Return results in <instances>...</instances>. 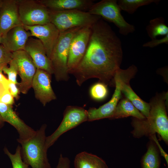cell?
Masks as SVG:
<instances>
[{"label": "cell", "instance_id": "5bb4252c", "mask_svg": "<svg viewBox=\"0 0 168 168\" xmlns=\"http://www.w3.org/2000/svg\"><path fill=\"white\" fill-rule=\"evenodd\" d=\"M23 26L20 19L17 0H2L0 7V35L3 38L7 32Z\"/></svg>", "mask_w": 168, "mask_h": 168}, {"label": "cell", "instance_id": "6da1fadb", "mask_svg": "<svg viewBox=\"0 0 168 168\" xmlns=\"http://www.w3.org/2000/svg\"><path fill=\"white\" fill-rule=\"evenodd\" d=\"M123 56L122 43L110 26L101 18L91 27L85 54L77 67L69 72L81 86L87 80L99 79L105 84L112 82Z\"/></svg>", "mask_w": 168, "mask_h": 168}, {"label": "cell", "instance_id": "836d02e7", "mask_svg": "<svg viewBox=\"0 0 168 168\" xmlns=\"http://www.w3.org/2000/svg\"><path fill=\"white\" fill-rule=\"evenodd\" d=\"M2 71H0V82L5 81L8 80L2 74Z\"/></svg>", "mask_w": 168, "mask_h": 168}, {"label": "cell", "instance_id": "8fae6325", "mask_svg": "<svg viewBox=\"0 0 168 168\" xmlns=\"http://www.w3.org/2000/svg\"><path fill=\"white\" fill-rule=\"evenodd\" d=\"M91 27L86 26L81 28L71 40L68 62V73L77 67L85 54L91 35Z\"/></svg>", "mask_w": 168, "mask_h": 168}, {"label": "cell", "instance_id": "ffe728a7", "mask_svg": "<svg viewBox=\"0 0 168 168\" xmlns=\"http://www.w3.org/2000/svg\"><path fill=\"white\" fill-rule=\"evenodd\" d=\"M132 116L143 120L146 117L126 98L121 100L118 103L114 112L109 119H113Z\"/></svg>", "mask_w": 168, "mask_h": 168}, {"label": "cell", "instance_id": "8992f818", "mask_svg": "<svg viewBox=\"0 0 168 168\" xmlns=\"http://www.w3.org/2000/svg\"><path fill=\"white\" fill-rule=\"evenodd\" d=\"M121 10L117 0H102L94 3L88 10L91 14L99 16L113 23L119 29V32L126 36L133 33L135 26L128 23L121 14Z\"/></svg>", "mask_w": 168, "mask_h": 168}, {"label": "cell", "instance_id": "74e56055", "mask_svg": "<svg viewBox=\"0 0 168 168\" xmlns=\"http://www.w3.org/2000/svg\"><path fill=\"white\" fill-rule=\"evenodd\" d=\"M166 168H168V167H166Z\"/></svg>", "mask_w": 168, "mask_h": 168}, {"label": "cell", "instance_id": "30bf717a", "mask_svg": "<svg viewBox=\"0 0 168 168\" xmlns=\"http://www.w3.org/2000/svg\"><path fill=\"white\" fill-rule=\"evenodd\" d=\"M12 58L16 61L18 74L21 79L18 85L20 91L26 94L32 87V83L37 70L32 58L24 50L12 52Z\"/></svg>", "mask_w": 168, "mask_h": 168}, {"label": "cell", "instance_id": "7c38bea8", "mask_svg": "<svg viewBox=\"0 0 168 168\" xmlns=\"http://www.w3.org/2000/svg\"><path fill=\"white\" fill-rule=\"evenodd\" d=\"M23 26L26 30L30 32L31 36L36 37L41 42L47 55L50 59L60 35V32L58 29L51 22L44 25Z\"/></svg>", "mask_w": 168, "mask_h": 168}, {"label": "cell", "instance_id": "2e32d148", "mask_svg": "<svg viewBox=\"0 0 168 168\" xmlns=\"http://www.w3.org/2000/svg\"><path fill=\"white\" fill-rule=\"evenodd\" d=\"M0 114L4 122L9 123L16 130L19 135L17 141L27 140L35 133L36 131L17 115L12 105L0 102Z\"/></svg>", "mask_w": 168, "mask_h": 168}, {"label": "cell", "instance_id": "8d00e7d4", "mask_svg": "<svg viewBox=\"0 0 168 168\" xmlns=\"http://www.w3.org/2000/svg\"><path fill=\"white\" fill-rule=\"evenodd\" d=\"M2 2V0H0V7H1V4Z\"/></svg>", "mask_w": 168, "mask_h": 168}, {"label": "cell", "instance_id": "7a4b0ae2", "mask_svg": "<svg viewBox=\"0 0 168 168\" xmlns=\"http://www.w3.org/2000/svg\"><path fill=\"white\" fill-rule=\"evenodd\" d=\"M165 95L156 96L149 103L148 117L141 120L133 117L131 133L135 138L150 137L157 133L161 139L168 144V118L166 111Z\"/></svg>", "mask_w": 168, "mask_h": 168}, {"label": "cell", "instance_id": "1f68e13d", "mask_svg": "<svg viewBox=\"0 0 168 168\" xmlns=\"http://www.w3.org/2000/svg\"><path fill=\"white\" fill-rule=\"evenodd\" d=\"M149 138H151L155 142L158 148L160 154L164 157L166 162L167 165H168V155L163 150L162 147L160 145L158 139L156 137V134H153Z\"/></svg>", "mask_w": 168, "mask_h": 168}, {"label": "cell", "instance_id": "ba28073f", "mask_svg": "<svg viewBox=\"0 0 168 168\" xmlns=\"http://www.w3.org/2000/svg\"><path fill=\"white\" fill-rule=\"evenodd\" d=\"M17 1L20 19L23 26L44 25L50 22L49 9L39 0Z\"/></svg>", "mask_w": 168, "mask_h": 168}, {"label": "cell", "instance_id": "7402d4cb", "mask_svg": "<svg viewBox=\"0 0 168 168\" xmlns=\"http://www.w3.org/2000/svg\"><path fill=\"white\" fill-rule=\"evenodd\" d=\"M147 145V151L142 156V168H160L161 164L160 153L157 146L150 138Z\"/></svg>", "mask_w": 168, "mask_h": 168}, {"label": "cell", "instance_id": "277c9868", "mask_svg": "<svg viewBox=\"0 0 168 168\" xmlns=\"http://www.w3.org/2000/svg\"><path fill=\"white\" fill-rule=\"evenodd\" d=\"M82 27H75L60 32L50 58L53 74L57 81H66L69 78L68 62L70 44L74 35Z\"/></svg>", "mask_w": 168, "mask_h": 168}, {"label": "cell", "instance_id": "9c48e42d", "mask_svg": "<svg viewBox=\"0 0 168 168\" xmlns=\"http://www.w3.org/2000/svg\"><path fill=\"white\" fill-rule=\"evenodd\" d=\"M87 110L77 106H67L63 114V118L56 130L50 135L46 137L45 146L48 149L53 145L63 134L87 121Z\"/></svg>", "mask_w": 168, "mask_h": 168}, {"label": "cell", "instance_id": "3957f363", "mask_svg": "<svg viewBox=\"0 0 168 168\" xmlns=\"http://www.w3.org/2000/svg\"><path fill=\"white\" fill-rule=\"evenodd\" d=\"M46 128V125L44 124L32 137L17 141L21 145L22 160L32 168H51L45 146Z\"/></svg>", "mask_w": 168, "mask_h": 168}, {"label": "cell", "instance_id": "d6986e66", "mask_svg": "<svg viewBox=\"0 0 168 168\" xmlns=\"http://www.w3.org/2000/svg\"><path fill=\"white\" fill-rule=\"evenodd\" d=\"M74 165L75 168H109L102 159L85 151L76 155Z\"/></svg>", "mask_w": 168, "mask_h": 168}, {"label": "cell", "instance_id": "5b68a950", "mask_svg": "<svg viewBox=\"0 0 168 168\" xmlns=\"http://www.w3.org/2000/svg\"><path fill=\"white\" fill-rule=\"evenodd\" d=\"M50 22L62 32L77 27L92 26L101 17L78 10L55 11L49 9Z\"/></svg>", "mask_w": 168, "mask_h": 168}, {"label": "cell", "instance_id": "ac0fdd59", "mask_svg": "<svg viewBox=\"0 0 168 168\" xmlns=\"http://www.w3.org/2000/svg\"><path fill=\"white\" fill-rule=\"evenodd\" d=\"M49 10L65 11L78 10L85 11L89 9L94 3L91 0H39Z\"/></svg>", "mask_w": 168, "mask_h": 168}, {"label": "cell", "instance_id": "4dcf8cb0", "mask_svg": "<svg viewBox=\"0 0 168 168\" xmlns=\"http://www.w3.org/2000/svg\"><path fill=\"white\" fill-rule=\"evenodd\" d=\"M70 161L67 157L63 156L62 154L59 156L56 168H70Z\"/></svg>", "mask_w": 168, "mask_h": 168}, {"label": "cell", "instance_id": "cb8c5ba5", "mask_svg": "<svg viewBox=\"0 0 168 168\" xmlns=\"http://www.w3.org/2000/svg\"><path fill=\"white\" fill-rule=\"evenodd\" d=\"M160 1V0H118L117 3L121 10L132 14L140 7L152 3L157 4Z\"/></svg>", "mask_w": 168, "mask_h": 168}, {"label": "cell", "instance_id": "d590c367", "mask_svg": "<svg viewBox=\"0 0 168 168\" xmlns=\"http://www.w3.org/2000/svg\"><path fill=\"white\" fill-rule=\"evenodd\" d=\"M3 37L2 36L0 35V45L2 44V40H3Z\"/></svg>", "mask_w": 168, "mask_h": 168}, {"label": "cell", "instance_id": "484cf974", "mask_svg": "<svg viewBox=\"0 0 168 168\" xmlns=\"http://www.w3.org/2000/svg\"><path fill=\"white\" fill-rule=\"evenodd\" d=\"M107 86L102 82L96 83L90 90V94L92 98L96 100H101L105 99L108 94Z\"/></svg>", "mask_w": 168, "mask_h": 168}, {"label": "cell", "instance_id": "52a82bcc", "mask_svg": "<svg viewBox=\"0 0 168 168\" xmlns=\"http://www.w3.org/2000/svg\"><path fill=\"white\" fill-rule=\"evenodd\" d=\"M134 76L133 70L128 68L125 70L119 68L114 78L115 89L111 99L98 108H90L87 110L88 121H92L105 118L109 119L113 114L121 96V87L125 82H129Z\"/></svg>", "mask_w": 168, "mask_h": 168}, {"label": "cell", "instance_id": "f1b7e54d", "mask_svg": "<svg viewBox=\"0 0 168 168\" xmlns=\"http://www.w3.org/2000/svg\"><path fill=\"white\" fill-rule=\"evenodd\" d=\"M166 44H168V34L160 39H153L150 41L144 43L142 46L144 47L153 48L159 45Z\"/></svg>", "mask_w": 168, "mask_h": 168}, {"label": "cell", "instance_id": "f546056e", "mask_svg": "<svg viewBox=\"0 0 168 168\" xmlns=\"http://www.w3.org/2000/svg\"><path fill=\"white\" fill-rule=\"evenodd\" d=\"M0 102L12 105L14 103L13 97L9 90L5 92L0 98Z\"/></svg>", "mask_w": 168, "mask_h": 168}, {"label": "cell", "instance_id": "e575fe53", "mask_svg": "<svg viewBox=\"0 0 168 168\" xmlns=\"http://www.w3.org/2000/svg\"><path fill=\"white\" fill-rule=\"evenodd\" d=\"M4 122L0 114V129L4 126Z\"/></svg>", "mask_w": 168, "mask_h": 168}, {"label": "cell", "instance_id": "d6a6232c", "mask_svg": "<svg viewBox=\"0 0 168 168\" xmlns=\"http://www.w3.org/2000/svg\"><path fill=\"white\" fill-rule=\"evenodd\" d=\"M7 84L9 91L12 95L13 97L18 99L20 91L16 86V84L8 80Z\"/></svg>", "mask_w": 168, "mask_h": 168}, {"label": "cell", "instance_id": "4fadbf2b", "mask_svg": "<svg viewBox=\"0 0 168 168\" xmlns=\"http://www.w3.org/2000/svg\"><path fill=\"white\" fill-rule=\"evenodd\" d=\"M51 75L44 70L37 69L32 82L35 97L44 106L56 99L51 85Z\"/></svg>", "mask_w": 168, "mask_h": 168}, {"label": "cell", "instance_id": "83f0119b", "mask_svg": "<svg viewBox=\"0 0 168 168\" xmlns=\"http://www.w3.org/2000/svg\"><path fill=\"white\" fill-rule=\"evenodd\" d=\"M12 52L1 44L0 45V71H2L3 67L7 66L12 59Z\"/></svg>", "mask_w": 168, "mask_h": 168}, {"label": "cell", "instance_id": "44dd1931", "mask_svg": "<svg viewBox=\"0 0 168 168\" xmlns=\"http://www.w3.org/2000/svg\"><path fill=\"white\" fill-rule=\"evenodd\" d=\"M129 82H125L123 83L121 87L122 93L147 118L148 117L150 112V103L142 100L136 94L130 87Z\"/></svg>", "mask_w": 168, "mask_h": 168}, {"label": "cell", "instance_id": "e0dca14e", "mask_svg": "<svg viewBox=\"0 0 168 168\" xmlns=\"http://www.w3.org/2000/svg\"><path fill=\"white\" fill-rule=\"evenodd\" d=\"M31 36L30 32L23 26H17L7 32L2 44L11 52L24 50L27 40Z\"/></svg>", "mask_w": 168, "mask_h": 168}, {"label": "cell", "instance_id": "603a6c76", "mask_svg": "<svg viewBox=\"0 0 168 168\" xmlns=\"http://www.w3.org/2000/svg\"><path fill=\"white\" fill-rule=\"evenodd\" d=\"M147 33L151 39H155L159 35L165 36L168 34V27L162 17H156L150 20L146 26Z\"/></svg>", "mask_w": 168, "mask_h": 168}, {"label": "cell", "instance_id": "4316f807", "mask_svg": "<svg viewBox=\"0 0 168 168\" xmlns=\"http://www.w3.org/2000/svg\"><path fill=\"white\" fill-rule=\"evenodd\" d=\"M9 66H5L2 69V71L8 76V80L13 82L16 85H19L17 81V76L18 74V68L16 61L13 59L9 63Z\"/></svg>", "mask_w": 168, "mask_h": 168}, {"label": "cell", "instance_id": "9a60e30c", "mask_svg": "<svg viewBox=\"0 0 168 168\" xmlns=\"http://www.w3.org/2000/svg\"><path fill=\"white\" fill-rule=\"evenodd\" d=\"M32 58L37 69L44 70L53 74L51 61L47 56L41 42L37 38L30 37L27 40L24 49Z\"/></svg>", "mask_w": 168, "mask_h": 168}, {"label": "cell", "instance_id": "d4e9b609", "mask_svg": "<svg viewBox=\"0 0 168 168\" xmlns=\"http://www.w3.org/2000/svg\"><path fill=\"white\" fill-rule=\"evenodd\" d=\"M4 153L9 158L12 168H30V166L22 160L21 153V146L19 145L17 147L14 154L11 153L7 147L3 149Z\"/></svg>", "mask_w": 168, "mask_h": 168}]
</instances>
